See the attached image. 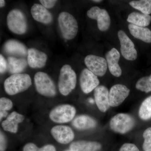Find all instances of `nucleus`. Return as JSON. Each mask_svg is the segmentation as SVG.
<instances>
[{"label": "nucleus", "instance_id": "3", "mask_svg": "<svg viewBox=\"0 0 151 151\" xmlns=\"http://www.w3.org/2000/svg\"><path fill=\"white\" fill-rule=\"evenodd\" d=\"M58 23L63 37L66 40L76 37L78 32V24L75 18L67 12H63L58 15Z\"/></svg>", "mask_w": 151, "mask_h": 151}, {"label": "nucleus", "instance_id": "13", "mask_svg": "<svg viewBox=\"0 0 151 151\" xmlns=\"http://www.w3.org/2000/svg\"><path fill=\"white\" fill-rule=\"evenodd\" d=\"M51 134L55 139L61 144H68L72 142L74 138L73 130L67 126H55L52 129Z\"/></svg>", "mask_w": 151, "mask_h": 151}, {"label": "nucleus", "instance_id": "32", "mask_svg": "<svg viewBox=\"0 0 151 151\" xmlns=\"http://www.w3.org/2000/svg\"><path fill=\"white\" fill-rule=\"evenodd\" d=\"M41 5L47 9L52 8L55 6L57 1L55 0H40Z\"/></svg>", "mask_w": 151, "mask_h": 151}, {"label": "nucleus", "instance_id": "14", "mask_svg": "<svg viewBox=\"0 0 151 151\" xmlns=\"http://www.w3.org/2000/svg\"><path fill=\"white\" fill-rule=\"evenodd\" d=\"M94 100L97 108L101 112L105 113L110 107L109 92L106 86H98L94 90Z\"/></svg>", "mask_w": 151, "mask_h": 151}, {"label": "nucleus", "instance_id": "31", "mask_svg": "<svg viewBox=\"0 0 151 151\" xmlns=\"http://www.w3.org/2000/svg\"><path fill=\"white\" fill-rule=\"evenodd\" d=\"M119 151H140L137 147L132 143H125L121 147Z\"/></svg>", "mask_w": 151, "mask_h": 151}, {"label": "nucleus", "instance_id": "2", "mask_svg": "<svg viewBox=\"0 0 151 151\" xmlns=\"http://www.w3.org/2000/svg\"><path fill=\"white\" fill-rule=\"evenodd\" d=\"M76 73L70 65H63L60 71L58 86L60 93L64 96L68 95L76 86Z\"/></svg>", "mask_w": 151, "mask_h": 151}, {"label": "nucleus", "instance_id": "10", "mask_svg": "<svg viewBox=\"0 0 151 151\" xmlns=\"http://www.w3.org/2000/svg\"><path fill=\"white\" fill-rule=\"evenodd\" d=\"M118 35L120 42L122 55L127 60H135L137 58V52L134 42L122 30L118 32Z\"/></svg>", "mask_w": 151, "mask_h": 151}, {"label": "nucleus", "instance_id": "37", "mask_svg": "<svg viewBox=\"0 0 151 151\" xmlns=\"http://www.w3.org/2000/svg\"><path fill=\"white\" fill-rule=\"evenodd\" d=\"M93 2H95L99 3L100 2L102 1H100V0H94V1H92Z\"/></svg>", "mask_w": 151, "mask_h": 151}, {"label": "nucleus", "instance_id": "15", "mask_svg": "<svg viewBox=\"0 0 151 151\" xmlns=\"http://www.w3.org/2000/svg\"><path fill=\"white\" fill-rule=\"evenodd\" d=\"M47 56L46 53L35 48L28 50V64L33 68H42L45 66Z\"/></svg>", "mask_w": 151, "mask_h": 151}, {"label": "nucleus", "instance_id": "17", "mask_svg": "<svg viewBox=\"0 0 151 151\" xmlns=\"http://www.w3.org/2000/svg\"><path fill=\"white\" fill-rule=\"evenodd\" d=\"M31 13L35 21L44 24L51 23L53 17L51 13L42 5L35 4L31 9Z\"/></svg>", "mask_w": 151, "mask_h": 151}, {"label": "nucleus", "instance_id": "18", "mask_svg": "<svg viewBox=\"0 0 151 151\" xmlns=\"http://www.w3.org/2000/svg\"><path fill=\"white\" fill-rule=\"evenodd\" d=\"M4 50L6 53L12 55L24 57L28 54V50L23 43L15 40H9L4 45Z\"/></svg>", "mask_w": 151, "mask_h": 151}, {"label": "nucleus", "instance_id": "11", "mask_svg": "<svg viewBox=\"0 0 151 151\" xmlns=\"http://www.w3.org/2000/svg\"><path fill=\"white\" fill-rule=\"evenodd\" d=\"M79 82L81 90L85 94L90 93L100 84V81L97 76L88 68H84L81 71Z\"/></svg>", "mask_w": 151, "mask_h": 151}, {"label": "nucleus", "instance_id": "23", "mask_svg": "<svg viewBox=\"0 0 151 151\" xmlns=\"http://www.w3.org/2000/svg\"><path fill=\"white\" fill-rule=\"evenodd\" d=\"M8 69L12 74L21 73L27 66V60L24 58L10 56L8 58Z\"/></svg>", "mask_w": 151, "mask_h": 151}, {"label": "nucleus", "instance_id": "24", "mask_svg": "<svg viewBox=\"0 0 151 151\" xmlns=\"http://www.w3.org/2000/svg\"><path fill=\"white\" fill-rule=\"evenodd\" d=\"M127 21L131 24L141 27H146L150 24L151 17L150 15L133 12L129 15Z\"/></svg>", "mask_w": 151, "mask_h": 151}, {"label": "nucleus", "instance_id": "26", "mask_svg": "<svg viewBox=\"0 0 151 151\" xmlns=\"http://www.w3.org/2000/svg\"><path fill=\"white\" fill-rule=\"evenodd\" d=\"M130 5L142 13L150 15L151 14V0H139L130 2Z\"/></svg>", "mask_w": 151, "mask_h": 151}, {"label": "nucleus", "instance_id": "33", "mask_svg": "<svg viewBox=\"0 0 151 151\" xmlns=\"http://www.w3.org/2000/svg\"><path fill=\"white\" fill-rule=\"evenodd\" d=\"M8 68V63L5 58L0 55V72L1 74L4 73Z\"/></svg>", "mask_w": 151, "mask_h": 151}, {"label": "nucleus", "instance_id": "9", "mask_svg": "<svg viewBox=\"0 0 151 151\" xmlns=\"http://www.w3.org/2000/svg\"><path fill=\"white\" fill-rule=\"evenodd\" d=\"M84 63L87 68L97 76H103L108 68L106 59L94 55H87L84 59Z\"/></svg>", "mask_w": 151, "mask_h": 151}, {"label": "nucleus", "instance_id": "29", "mask_svg": "<svg viewBox=\"0 0 151 151\" xmlns=\"http://www.w3.org/2000/svg\"><path fill=\"white\" fill-rule=\"evenodd\" d=\"M144 138L143 149L144 151H151V127L145 130L143 134Z\"/></svg>", "mask_w": 151, "mask_h": 151}, {"label": "nucleus", "instance_id": "22", "mask_svg": "<svg viewBox=\"0 0 151 151\" xmlns=\"http://www.w3.org/2000/svg\"><path fill=\"white\" fill-rule=\"evenodd\" d=\"M130 33L134 37L147 43L151 42V31L148 28L141 27L133 24L128 26Z\"/></svg>", "mask_w": 151, "mask_h": 151}, {"label": "nucleus", "instance_id": "4", "mask_svg": "<svg viewBox=\"0 0 151 151\" xmlns=\"http://www.w3.org/2000/svg\"><path fill=\"white\" fill-rule=\"evenodd\" d=\"M7 24L9 29L16 34H24L27 31V19L24 13L18 9H14L9 13Z\"/></svg>", "mask_w": 151, "mask_h": 151}, {"label": "nucleus", "instance_id": "28", "mask_svg": "<svg viewBox=\"0 0 151 151\" xmlns=\"http://www.w3.org/2000/svg\"><path fill=\"white\" fill-rule=\"evenodd\" d=\"M23 151H56V149L52 145H48L39 148L35 144L28 143L24 146Z\"/></svg>", "mask_w": 151, "mask_h": 151}, {"label": "nucleus", "instance_id": "20", "mask_svg": "<svg viewBox=\"0 0 151 151\" xmlns=\"http://www.w3.org/2000/svg\"><path fill=\"white\" fill-rule=\"evenodd\" d=\"M102 145L97 142L77 141L70 144L71 151H99L102 148Z\"/></svg>", "mask_w": 151, "mask_h": 151}, {"label": "nucleus", "instance_id": "19", "mask_svg": "<svg viewBox=\"0 0 151 151\" xmlns=\"http://www.w3.org/2000/svg\"><path fill=\"white\" fill-rule=\"evenodd\" d=\"M24 117L22 114L14 111L11 113L6 119L3 121L1 125L3 129L7 132L16 133L18 131V124L24 120Z\"/></svg>", "mask_w": 151, "mask_h": 151}, {"label": "nucleus", "instance_id": "39", "mask_svg": "<svg viewBox=\"0 0 151 151\" xmlns=\"http://www.w3.org/2000/svg\"><path fill=\"white\" fill-rule=\"evenodd\" d=\"M71 151L70 150H67V151Z\"/></svg>", "mask_w": 151, "mask_h": 151}, {"label": "nucleus", "instance_id": "1", "mask_svg": "<svg viewBox=\"0 0 151 151\" xmlns=\"http://www.w3.org/2000/svg\"><path fill=\"white\" fill-rule=\"evenodd\" d=\"M31 84V78L29 74L18 73L7 78L4 83V87L7 94L14 95L27 90Z\"/></svg>", "mask_w": 151, "mask_h": 151}, {"label": "nucleus", "instance_id": "36", "mask_svg": "<svg viewBox=\"0 0 151 151\" xmlns=\"http://www.w3.org/2000/svg\"><path fill=\"white\" fill-rule=\"evenodd\" d=\"M5 4V1H4V0H1L0 1V7H1V8H2L4 6Z\"/></svg>", "mask_w": 151, "mask_h": 151}, {"label": "nucleus", "instance_id": "21", "mask_svg": "<svg viewBox=\"0 0 151 151\" xmlns=\"http://www.w3.org/2000/svg\"><path fill=\"white\" fill-rule=\"evenodd\" d=\"M72 124L73 127L80 130L89 129L95 128L97 122L92 117L86 115L78 116L73 120Z\"/></svg>", "mask_w": 151, "mask_h": 151}, {"label": "nucleus", "instance_id": "16", "mask_svg": "<svg viewBox=\"0 0 151 151\" xmlns=\"http://www.w3.org/2000/svg\"><path fill=\"white\" fill-rule=\"evenodd\" d=\"M119 51L115 48H113L108 51L105 55L109 70L111 74L114 76L119 77L122 74V70L119 64L120 58Z\"/></svg>", "mask_w": 151, "mask_h": 151}, {"label": "nucleus", "instance_id": "25", "mask_svg": "<svg viewBox=\"0 0 151 151\" xmlns=\"http://www.w3.org/2000/svg\"><path fill=\"white\" fill-rule=\"evenodd\" d=\"M140 118L144 121L151 118V96L147 97L141 104L139 111Z\"/></svg>", "mask_w": 151, "mask_h": 151}, {"label": "nucleus", "instance_id": "34", "mask_svg": "<svg viewBox=\"0 0 151 151\" xmlns=\"http://www.w3.org/2000/svg\"><path fill=\"white\" fill-rule=\"evenodd\" d=\"M0 151H5L6 148V142L4 136L3 134L2 133H1V137H0Z\"/></svg>", "mask_w": 151, "mask_h": 151}, {"label": "nucleus", "instance_id": "6", "mask_svg": "<svg viewBox=\"0 0 151 151\" xmlns=\"http://www.w3.org/2000/svg\"><path fill=\"white\" fill-rule=\"evenodd\" d=\"M135 120L129 114L121 113L113 116L110 122L111 130L116 133L125 134L134 127Z\"/></svg>", "mask_w": 151, "mask_h": 151}, {"label": "nucleus", "instance_id": "8", "mask_svg": "<svg viewBox=\"0 0 151 151\" xmlns=\"http://www.w3.org/2000/svg\"><path fill=\"white\" fill-rule=\"evenodd\" d=\"M87 16L89 18L96 20L97 27L101 31H106L111 25V18L107 11L98 6H93L87 12Z\"/></svg>", "mask_w": 151, "mask_h": 151}, {"label": "nucleus", "instance_id": "30", "mask_svg": "<svg viewBox=\"0 0 151 151\" xmlns=\"http://www.w3.org/2000/svg\"><path fill=\"white\" fill-rule=\"evenodd\" d=\"M13 107L12 102L6 97H2L0 99V111L7 112Z\"/></svg>", "mask_w": 151, "mask_h": 151}, {"label": "nucleus", "instance_id": "35", "mask_svg": "<svg viewBox=\"0 0 151 151\" xmlns=\"http://www.w3.org/2000/svg\"><path fill=\"white\" fill-rule=\"evenodd\" d=\"M8 115V112H5V111H0V118H1V120L4 117H6Z\"/></svg>", "mask_w": 151, "mask_h": 151}, {"label": "nucleus", "instance_id": "5", "mask_svg": "<svg viewBox=\"0 0 151 151\" xmlns=\"http://www.w3.org/2000/svg\"><path fill=\"white\" fill-rule=\"evenodd\" d=\"M34 82L37 91L41 95L47 97H53L56 95L54 82L46 73L37 72L35 75Z\"/></svg>", "mask_w": 151, "mask_h": 151}, {"label": "nucleus", "instance_id": "27", "mask_svg": "<svg viewBox=\"0 0 151 151\" xmlns=\"http://www.w3.org/2000/svg\"><path fill=\"white\" fill-rule=\"evenodd\" d=\"M136 88L146 93L151 92V74L140 78L136 83Z\"/></svg>", "mask_w": 151, "mask_h": 151}, {"label": "nucleus", "instance_id": "38", "mask_svg": "<svg viewBox=\"0 0 151 151\" xmlns=\"http://www.w3.org/2000/svg\"><path fill=\"white\" fill-rule=\"evenodd\" d=\"M89 102L91 103H94V101H93V99H90V100H89Z\"/></svg>", "mask_w": 151, "mask_h": 151}, {"label": "nucleus", "instance_id": "7", "mask_svg": "<svg viewBox=\"0 0 151 151\" xmlns=\"http://www.w3.org/2000/svg\"><path fill=\"white\" fill-rule=\"evenodd\" d=\"M76 113L75 107L65 104L59 105L52 109L49 114L51 121L55 123L63 124L73 120Z\"/></svg>", "mask_w": 151, "mask_h": 151}, {"label": "nucleus", "instance_id": "12", "mask_svg": "<svg viewBox=\"0 0 151 151\" xmlns=\"http://www.w3.org/2000/svg\"><path fill=\"white\" fill-rule=\"evenodd\" d=\"M130 90L125 85L117 84L112 86L109 92V103L111 107H118L130 94Z\"/></svg>", "mask_w": 151, "mask_h": 151}]
</instances>
